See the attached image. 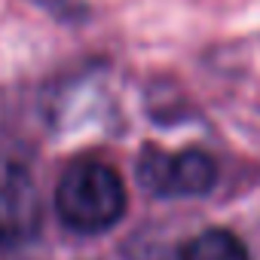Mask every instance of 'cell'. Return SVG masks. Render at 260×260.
Segmentation results:
<instances>
[{
  "label": "cell",
  "instance_id": "1",
  "mask_svg": "<svg viewBox=\"0 0 260 260\" xmlns=\"http://www.w3.org/2000/svg\"><path fill=\"white\" fill-rule=\"evenodd\" d=\"M55 214L74 233H107L125 214V187L107 162L92 156L77 159L64 169L55 187Z\"/></svg>",
  "mask_w": 260,
  "mask_h": 260
},
{
  "label": "cell",
  "instance_id": "2",
  "mask_svg": "<svg viewBox=\"0 0 260 260\" xmlns=\"http://www.w3.org/2000/svg\"><path fill=\"white\" fill-rule=\"evenodd\" d=\"M138 181L159 199L205 196L217 184V162L202 150L166 153L159 147H144L138 156Z\"/></svg>",
  "mask_w": 260,
  "mask_h": 260
},
{
  "label": "cell",
  "instance_id": "3",
  "mask_svg": "<svg viewBox=\"0 0 260 260\" xmlns=\"http://www.w3.org/2000/svg\"><path fill=\"white\" fill-rule=\"evenodd\" d=\"M43 223V202L28 166L0 153V251L28 245Z\"/></svg>",
  "mask_w": 260,
  "mask_h": 260
},
{
  "label": "cell",
  "instance_id": "4",
  "mask_svg": "<svg viewBox=\"0 0 260 260\" xmlns=\"http://www.w3.org/2000/svg\"><path fill=\"white\" fill-rule=\"evenodd\" d=\"M181 260H251L248 248L230 230H205L181 248Z\"/></svg>",
  "mask_w": 260,
  "mask_h": 260
}]
</instances>
